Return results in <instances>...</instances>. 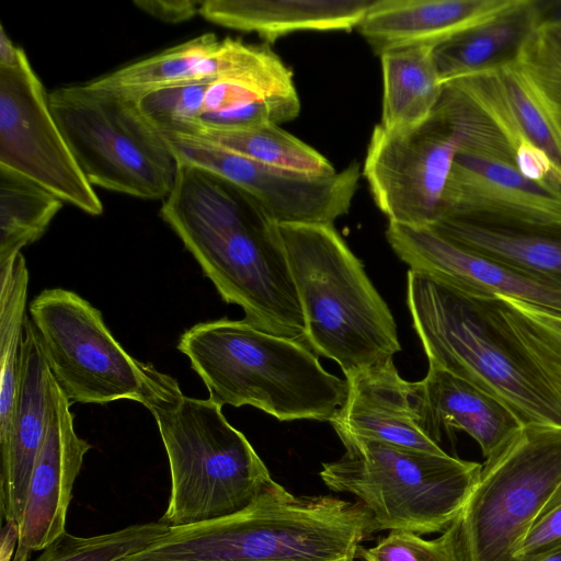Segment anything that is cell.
I'll return each mask as SVG.
<instances>
[{
  "instance_id": "cell-1",
  "label": "cell",
  "mask_w": 561,
  "mask_h": 561,
  "mask_svg": "<svg viewBox=\"0 0 561 561\" xmlns=\"http://www.w3.org/2000/svg\"><path fill=\"white\" fill-rule=\"evenodd\" d=\"M160 215L222 300L271 334L306 343V323L278 224L250 194L180 164Z\"/></svg>"
},
{
  "instance_id": "cell-2",
  "label": "cell",
  "mask_w": 561,
  "mask_h": 561,
  "mask_svg": "<svg viewBox=\"0 0 561 561\" xmlns=\"http://www.w3.org/2000/svg\"><path fill=\"white\" fill-rule=\"evenodd\" d=\"M407 302L428 366L489 393L523 425L561 426V393L522 344L497 298L470 296L409 270Z\"/></svg>"
},
{
  "instance_id": "cell-3",
  "label": "cell",
  "mask_w": 561,
  "mask_h": 561,
  "mask_svg": "<svg viewBox=\"0 0 561 561\" xmlns=\"http://www.w3.org/2000/svg\"><path fill=\"white\" fill-rule=\"evenodd\" d=\"M374 531L359 501L298 496L273 480L243 510L170 527L121 561H355Z\"/></svg>"
},
{
  "instance_id": "cell-4",
  "label": "cell",
  "mask_w": 561,
  "mask_h": 561,
  "mask_svg": "<svg viewBox=\"0 0 561 561\" xmlns=\"http://www.w3.org/2000/svg\"><path fill=\"white\" fill-rule=\"evenodd\" d=\"M178 350L221 407L251 405L278 421L330 422L347 396V381L328 373L307 344L245 320L197 323Z\"/></svg>"
},
{
  "instance_id": "cell-5",
  "label": "cell",
  "mask_w": 561,
  "mask_h": 561,
  "mask_svg": "<svg viewBox=\"0 0 561 561\" xmlns=\"http://www.w3.org/2000/svg\"><path fill=\"white\" fill-rule=\"evenodd\" d=\"M306 323V344L345 378L401 351L393 316L333 224L278 225Z\"/></svg>"
},
{
  "instance_id": "cell-6",
  "label": "cell",
  "mask_w": 561,
  "mask_h": 561,
  "mask_svg": "<svg viewBox=\"0 0 561 561\" xmlns=\"http://www.w3.org/2000/svg\"><path fill=\"white\" fill-rule=\"evenodd\" d=\"M210 399L184 394L151 411L170 468V495L160 523L182 526L233 514L272 482L247 437Z\"/></svg>"
},
{
  "instance_id": "cell-7",
  "label": "cell",
  "mask_w": 561,
  "mask_h": 561,
  "mask_svg": "<svg viewBox=\"0 0 561 561\" xmlns=\"http://www.w3.org/2000/svg\"><path fill=\"white\" fill-rule=\"evenodd\" d=\"M344 455L323 462L319 476L334 492L350 493L371 514L375 530L417 535L443 533L476 486L482 465L434 454L348 438Z\"/></svg>"
},
{
  "instance_id": "cell-8",
  "label": "cell",
  "mask_w": 561,
  "mask_h": 561,
  "mask_svg": "<svg viewBox=\"0 0 561 561\" xmlns=\"http://www.w3.org/2000/svg\"><path fill=\"white\" fill-rule=\"evenodd\" d=\"M561 492V426L524 425L485 459L465 505L436 538L450 561H517L518 547Z\"/></svg>"
},
{
  "instance_id": "cell-9",
  "label": "cell",
  "mask_w": 561,
  "mask_h": 561,
  "mask_svg": "<svg viewBox=\"0 0 561 561\" xmlns=\"http://www.w3.org/2000/svg\"><path fill=\"white\" fill-rule=\"evenodd\" d=\"M30 316L49 370L69 401L131 400L151 412L183 396L174 378L129 355L101 311L75 291H41Z\"/></svg>"
},
{
  "instance_id": "cell-10",
  "label": "cell",
  "mask_w": 561,
  "mask_h": 561,
  "mask_svg": "<svg viewBox=\"0 0 561 561\" xmlns=\"http://www.w3.org/2000/svg\"><path fill=\"white\" fill-rule=\"evenodd\" d=\"M48 103L92 186L145 199L163 201L170 194L179 161L136 100L84 82L55 89Z\"/></svg>"
},
{
  "instance_id": "cell-11",
  "label": "cell",
  "mask_w": 561,
  "mask_h": 561,
  "mask_svg": "<svg viewBox=\"0 0 561 561\" xmlns=\"http://www.w3.org/2000/svg\"><path fill=\"white\" fill-rule=\"evenodd\" d=\"M0 165L42 185L64 203L98 216L103 205L82 174L50 111L48 93L22 50L0 66Z\"/></svg>"
},
{
  "instance_id": "cell-12",
  "label": "cell",
  "mask_w": 561,
  "mask_h": 561,
  "mask_svg": "<svg viewBox=\"0 0 561 561\" xmlns=\"http://www.w3.org/2000/svg\"><path fill=\"white\" fill-rule=\"evenodd\" d=\"M457 151L455 133L435 110L410 133L374 127L363 173L389 222L430 227L438 220Z\"/></svg>"
},
{
  "instance_id": "cell-13",
  "label": "cell",
  "mask_w": 561,
  "mask_h": 561,
  "mask_svg": "<svg viewBox=\"0 0 561 561\" xmlns=\"http://www.w3.org/2000/svg\"><path fill=\"white\" fill-rule=\"evenodd\" d=\"M239 80L296 94L291 70L266 45L202 34L85 82L90 88L138 100L153 90Z\"/></svg>"
},
{
  "instance_id": "cell-14",
  "label": "cell",
  "mask_w": 561,
  "mask_h": 561,
  "mask_svg": "<svg viewBox=\"0 0 561 561\" xmlns=\"http://www.w3.org/2000/svg\"><path fill=\"white\" fill-rule=\"evenodd\" d=\"M179 164H191L237 185L278 224H333L348 213L359 180V165L312 175L266 165L206 140L168 139Z\"/></svg>"
},
{
  "instance_id": "cell-15",
  "label": "cell",
  "mask_w": 561,
  "mask_h": 561,
  "mask_svg": "<svg viewBox=\"0 0 561 561\" xmlns=\"http://www.w3.org/2000/svg\"><path fill=\"white\" fill-rule=\"evenodd\" d=\"M386 238L410 271L470 296L508 298L561 318L560 289L467 250L431 227L389 222Z\"/></svg>"
},
{
  "instance_id": "cell-16",
  "label": "cell",
  "mask_w": 561,
  "mask_h": 561,
  "mask_svg": "<svg viewBox=\"0 0 561 561\" xmlns=\"http://www.w3.org/2000/svg\"><path fill=\"white\" fill-rule=\"evenodd\" d=\"M91 445L75 431L70 401L53 377L47 427L27 489L12 561H30L66 533L72 490Z\"/></svg>"
},
{
  "instance_id": "cell-17",
  "label": "cell",
  "mask_w": 561,
  "mask_h": 561,
  "mask_svg": "<svg viewBox=\"0 0 561 561\" xmlns=\"http://www.w3.org/2000/svg\"><path fill=\"white\" fill-rule=\"evenodd\" d=\"M561 221V188L527 178L503 156L458 149L440 216Z\"/></svg>"
},
{
  "instance_id": "cell-18",
  "label": "cell",
  "mask_w": 561,
  "mask_h": 561,
  "mask_svg": "<svg viewBox=\"0 0 561 561\" xmlns=\"http://www.w3.org/2000/svg\"><path fill=\"white\" fill-rule=\"evenodd\" d=\"M347 396L330 421L341 440L363 438L445 454L421 428L414 382L403 379L393 359L346 377Z\"/></svg>"
},
{
  "instance_id": "cell-19",
  "label": "cell",
  "mask_w": 561,
  "mask_h": 561,
  "mask_svg": "<svg viewBox=\"0 0 561 561\" xmlns=\"http://www.w3.org/2000/svg\"><path fill=\"white\" fill-rule=\"evenodd\" d=\"M53 375L27 318L12 431L0 445V507L4 522L20 524L32 470L45 436Z\"/></svg>"
},
{
  "instance_id": "cell-20",
  "label": "cell",
  "mask_w": 561,
  "mask_h": 561,
  "mask_svg": "<svg viewBox=\"0 0 561 561\" xmlns=\"http://www.w3.org/2000/svg\"><path fill=\"white\" fill-rule=\"evenodd\" d=\"M414 402L423 432L439 445L444 433L463 431L493 456L524 426L500 401L470 382L440 368L428 366L414 382Z\"/></svg>"
},
{
  "instance_id": "cell-21",
  "label": "cell",
  "mask_w": 561,
  "mask_h": 561,
  "mask_svg": "<svg viewBox=\"0 0 561 561\" xmlns=\"http://www.w3.org/2000/svg\"><path fill=\"white\" fill-rule=\"evenodd\" d=\"M516 0H375L357 28L377 55L435 46L492 20Z\"/></svg>"
},
{
  "instance_id": "cell-22",
  "label": "cell",
  "mask_w": 561,
  "mask_h": 561,
  "mask_svg": "<svg viewBox=\"0 0 561 561\" xmlns=\"http://www.w3.org/2000/svg\"><path fill=\"white\" fill-rule=\"evenodd\" d=\"M430 227L467 250L561 290V221L447 216Z\"/></svg>"
},
{
  "instance_id": "cell-23",
  "label": "cell",
  "mask_w": 561,
  "mask_h": 561,
  "mask_svg": "<svg viewBox=\"0 0 561 561\" xmlns=\"http://www.w3.org/2000/svg\"><path fill=\"white\" fill-rule=\"evenodd\" d=\"M375 0H204L199 15L224 27L254 32L266 43L299 31H350Z\"/></svg>"
},
{
  "instance_id": "cell-24",
  "label": "cell",
  "mask_w": 561,
  "mask_h": 561,
  "mask_svg": "<svg viewBox=\"0 0 561 561\" xmlns=\"http://www.w3.org/2000/svg\"><path fill=\"white\" fill-rule=\"evenodd\" d=\"M538 27L531 0H516L490 21L432 47L443 84L515 64Z\"/></svg>"
},
{
  "instance_id": "cell-25",
  "label": "cell",
  "mask_w": 561,
  "mask_h": 561,
  "mask_svg": "<svg viewBox=\"0 0 561 561\" xmlns=\"http://www.w3.org/2000/svg\"><path fill=\"white\" fill-rule=\"evenodd\" d=\"M380 60L383 93L379 125L391 134L410 133L431 117L444 91L432 47L388 50Z\"/></svg>"
},
{
  "instance_id": "cell-26",
  "label": "cell",
  "mask_w": 561,
  "mask_h": 561,
  "mask_svg": "<svg viewBox=\"0 0 561 561\" xmlns=\"http://www.w3.org/2000/svg\"><path fill=\"white\" fill-rule=\"evenodd\" d=\"M28 271L19 253L0 268V445L11 433L26 322Z\"/></svg>"
},
{
  "instance_id": "cell-27",
  "label": "cell",
  "mask_w": 561,
  "mask_h": 561,
  "mask_svg": "<svg viewBox=\"0 0 561 561\" xmlns=\"http://www.w3.org/2000/svg\"><path fill=\"white\" fill-rule=\"evenodd\" d=\"M62 204L42 185L0 165V268L45 233Z\"/></svg>"
},
{
  "instance_id": "cell-28",
  "label": "cell",
  "mask_w": 561,
  "mask_h": 561,
  "mask_svg": "<svg viewBox=\"0 0 561 561\" xmlns=\"http://www.w3.org/2000/svg\"><path fill=\"white\" fill-rule=\"evenodd\" d=\"M496 73L513 126L525 146L548 161L561 188V114L534 88L516 62Z\"/></svg>"
},
{
  "instance_id": "cell-29",
  "label": "cell",
  "mask_w": 561,
  "mask_h": 561,
  "mask_svg": "<svg viewBox=\"0 0 561 561\" xmlns=\"http://www.w3.org/2000/svg\"><path fill=\"white\" fill-rule=\"evenodd\" d=\"M193 138L206 140L253 161L288 171L312 175L336 172L324 156L277 124L209 131Z\"/></svg>"
},
{
  "instance_id": "cell-30",
  "label": "cell",
  "mask_w": 561,
  "mask_h": 561,
  "mask_svg": "<svg viewBox=\"0 0 561 561\" xmlns=\"http://www.w3.org/2000/svg\"><path fill=\"white\" fill-rule=\"evenodd\" d=\"M169 528L158 520L89 537L66 531L43 549L34 561H121L151 545Z\"/></svg>"
},
{
  "instance_id": "cell-31",
  "label": "cell",
  "mask_w": 561,
  "mask_h": 561,
  "mask_svg": "<svg viewBox=\"0 0 561 561\" xmlns=\"http://www.w3.org/2000/svg\"><path fill=\"white\" fill-rule=\"evenodd\" d=\"M497 299L522 344L561 393V318L508 298Z\"/></svg>"
},
{
  "instance_id": "cell-32",
  "label": "cell",
  "mask_w": 561,
  "mask_h": 561,
  "mask_svg": "<svg viewBox=\"0 0 561 561\" xmlns=\"http://www.w3.org/2000/svg\"><path fill=\"white\" fill-rule=\"evenodd\" d=\"M208 83L162 88L148 92L136 101L146 118L167 139L192 137L197 129Z\"/></svg>"
},
{
  "instance_id": "cell-33",
  "label": "cell",
  "mask_w": 561,
  "mask_h": 561,
  "mask_svg": "<svg viewBox=\"0 0 561 561\" xmlns=\"http://www.w3.org/2000/svg\"><path fill=\"white\" fill-rule=\"evenodd\" d=\"M516 65L561 114V24L539 25L525 43Z\"/></svg>"
},
{
  "instance_id": "cell-34",
  "label": "cell",
  "mask_w": 561,
  "mask_h": 561,
  "mask_svg": "<svg viewBox=\"0 0 561 561\" xmlns=\"http://www.w3.org/2000/svg\"><path fill=\"white\" fill-rule=\"evenodd\" d=\"M363 561H450L436 539L425 540L420 535L391 530L373 548H359Z\"/></svg>"
},
{
  "instance_id": "cell-35",
  "label": "cell",
  "mask_w": 561,
  "mask_h": 561,
  "mask_svg": "<svg viewBox=\"0 0 561 561\" xmlns=\"http://www.w3.org/2000/svg\"><path fill=\"white\" fill-rule=\"evenodd\" d=\"M561 548V492L547 506L522 540L517 561H526Z\"/></svg>"
},
{
  "instance_id": "cell-36",
  "label": "cell",
  "mask_w": 561,
  "mask_h": 561,
  "mask_svg": "<svg viewBox=\"0 0 561 561\" xmlns=\"http://www.w3.org/2000/svg\"><path fill=\"white\" fill-rule=\"evenodd\" d=\"M142 12L165 23H181L199 14L202 1L196 0H136Z\"/></svg>"
},
{
  "instance_id": "cell-37",
  "label": "cell",
  "mask_w": 561,
  "mask_h": 561,
  "mask_svg": "<svg viewBox=\"0 0 561 561\" xmlns=\"http://www.w3.org/2000/svg\"><path fill=\"white\" fill-rule=\"evenodd\" d=\"M537 24H561V0H531Z\"/></svg>"
},
{
  "instance_id": "cell-38",
  "label": "cell",
  "mask_w": 561,
  "mask_h": 561,
  "mask_svg": "<svg viewBox=\"0 0 561 561\" xmlns=\"http://www.w3.org/2000/svg\"><path fill=\"white\" fill-rule=\"evenodd\" d=\"M20 537V526L15 520L5 522L1 530L0 561L13 559Z\"/></svg>"
},
{
  "instance_id": "cell-39",
  "label": "cell",
  "mask_w": 561,
  "mask_h": 561,
  "mask_svg": "<svg viewBox=\"0 0 561 561\" xmlns=\"http://www.w3.org/2000/svg\"><path fill=\"white\" fill-rule=\"evenodd\" d=\"M22 48L14 45L7 35L3 25L0 27V66L15 64L22 53Z\"/></svg>"
},
{
  "instance_id": "cell-40",
  "label": "cell",
  "mask_w": 561,
  "mask_h": 561,
  "mask_svg": "<svg viewBox=\"0 0 561 561\" xmlns=\"http://www.w3.org/2000/svg\"><path fill=\"white\" fill-rule=\"evenodd\" d=\"M526 561H561V548Z\"/></svg>"
}]
</instances>
